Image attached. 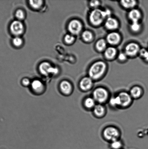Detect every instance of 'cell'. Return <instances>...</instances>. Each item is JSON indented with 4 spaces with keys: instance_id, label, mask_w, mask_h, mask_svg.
<instances>
[{
    "instance_id": "6da1fadb",
    "label": "cell",
    "mask_w": 148,
    "mask_h": 149,
    "mask_svg": "<svg viewBox=\"0 0 148 149\" xmlns=\"http://www.w3.org/2000/svg\"><path fill=\"white\" fill-rule=\"evenodd\" d=\"M106 68V65L102 61H98L93 64L90 68L88 74L92 79L98 80L103 75Z\"/></svg>"
},
{
    "instance_id": "f546056e",
    "label": "cell",
    "mask_w": 148,
    "mask_h": 149,
    "mask_svg": "<svg viewBox=\"0 0 148 149\" xmlns=\"http://www.w3.org/2000/svg\"><path fill=\"white\" fill-rule=\"evenodd\" d=\"M139 53L142 58H144L146 60L147 59L148 57V51L147 49H140Z\"/></svg>"
},
{
    "instance_id": "ba28073f",
    "label": "cell",
    "mask_w": 148,
    "mask_h": 149,
    "mask_svg": "<svg viewBox=\"0 0 148 149\" xmlns=\"http://www.w3.org/2000/svg\"><path fill=\"white\" fill-rule=\"evenodd\" d=\"M82 24L81 22L77 20H73L70 22L68 29L70 33L73 35H77L82 29Z\"/></svg>"
},
{
    "instance_id": "ffe728a7",
    "label": "cell",
    "mask_w": 148,
    "mask_h": 149,
    "mask_svg": "<svg viewBox=\"0 0 148 149\" xmlns=\"http://www.w3.org/2000/svg\"><path fill=\"white\" fill-rule=\"evenodd\" d=\"M122 6L125 8L130 9L133 8L136 4L134 1H121Z\"/></svg>"
},
{
    "instance_id": "7a4b0ae2",
    "label": "cell",
    "mask_w": 148,
    "mask_h": 149,
    "mask_svg": "<svg viewBox=\"0 0 148 149\" xmlns=\"http://www.w3.org/2000/svg\"><path fill=\"white\" fill-rule=\"evenodd\" d=\"M92 97L96 103L103 104L109 100V93L104 88L98 87L93 91Z\"/></svg>"
},
{
    "instance_id": "d4e9b609",
    "label": "cell",
    "mask_w": 148,
    "mask_h": 149,
    "mask_svg": "<svg viewBox=\"0 0 148 149\" xmlns=\"http://www.w3.org/2000/svg\"><path fill=\"white\" fill-rule=\"evenodd\" d=\"M111 146L113 149H121L123 146V143L119 140L111 142Z\"/></svg>"
},
{
    "instance_id": "5b68a950",
    "label": "cell",
    "mask_w": 148,
    "mask_h": 149,
    "mask_svg": "<svg viewBox=\"0 0 148 149\" xmlns=\"http://www.w3.org/2000/svg\"><path fill=\"white\" fill-rule=\"evenodd\" d=\"M119 102V107L125 109L129 107L132 103L133 99L129 93L127 92H120L117 95Z\"/></svg>"
},
{
    "instance_id": "2e32d148",
    "label": "cell",
    "mask_w": 148,
    "mask_h": 149,
    "mask_svg": "<svg viewBox=\"0 0 148 149\" xmlns=\"http://www.w3.org/2000/svg\"><path fill=\"white\" fill-rule=\"evenodd\" d=\"M105 25L108 30H114L118 28V23L115 19L110 17L107 18L106 20Z\"/></svg>"
},
{
    "instance_id": "603a6c76",
    "label": "cell",
    "mask_w": 148,
    "mask_h": 149,
    "mask_svg": "<svg viewBox=\"0 0 148 149\" xmlns=\"http://www.w3.org/2000/svg\"><path fill=\"white\" fill-rule=\"evenodd\" d=\"M82 38L85 42H90L93 39V35L91 32L88 31H85L82 34Z\"/></svg>"
},
{
    "instance_id": "4dcf8cb0",
    "label": "cell",
    "mask_w": 148,
    "mask_h": 149,
    "mask_svg": "<svg viewBox=\"0 0 148 149\" xmlns=\"http://www.w3.org/2000/svg\"><path fill=\"white\" fill-rule=\"evenodd\" d=\"M89 4L91 7L96 9L100 5V2L98 1H90Z\"/></svg>"
},
{
    "instance_id": "d6a6232c",
    "label": "cell",
    "mask_w": 148,
    "mask_h": 149,
    "mask_svg": "<svg viewBox=\"0 0 148 149\" xmlns=\"http://www.w3.org/2000/svg\"><path fill=\"white\" fill-rule=\"evenodd\" d=\"M127 58V55L125 53H120L118 55V59L120 61H125Z\"/></svg>"
},
{
    "instance_id": "4fadbf2b",
    "label": "cell",
    "mask_w": 148,
    "mask_h": 149,
    "mask_svg": "<svg viewBox=\"0 0 148 149\" xmlns=\"http://www.w3.org/2000/svg\"><path fill=\"white\" fill-rule=\"evenodd\" d=\"M93 112L94 115L98 118H102L105 116L106 113V109L103 104H98L96 105L93 109Z\"/></svg>"
},
{
    "instance_id": "9c48e42d",
    "label": "cell",
    "mask_w": 148,
    "mask_h": 149,
    "mask_svg": "<svg viewBox=\"0 0 148 149\" xmlns=\"http://www.w3.org/2000/svg\"><path fill=\"white\" fill-rule=\"evenodd\" d=\"M93 86V82L90 77H85L81 80L79 83V87L81 90L84 92L89 91L92 89Z\"/></svg>"
},
{
    "instance_id": "8992f818",
    "label": "cell",
    "mask_w": 148,
    "mask_h": 149,
    "mask_svg": "<svg viewBox=\"0 0 148 149\" xmlns=\"http://www.w3.org/2000/svg\"><path fill=\"white\" fill-rule=\"evenodd\" d=\"M39 70L41 74L45 76L50 74L56 75L59 72V70L57 68H54L47 62H43L39 66Z\"/></svg>"
},
{
    "instance_id": "8fae6325",
    "label": "cell",
    "mask_w": 148,
    "mask_h": 149,
    "mask_svg": "<svg viewBox=\"0 0 148 149\" xmlns=\"http://www.w3.org/2000/svg\"><path fill=\"white\" fill-rule=\"evenodd\" d=\"M140 47L138 45L134 43H129L125 49L126 54L129 56H134L140 52Z\"/></svg>"
},
{
    "instance_id": "f1b7e54d",
    "label": "cell",
    "mask_w": 148,
    "mask_h": 149,
    "mask_svg": "<svg viewBox=\"0 0 148 149\" xmlns=\"http://www.w3.org/2000/svg\"><path fill=\"white\" fill-rule=\"evenodd\" d=\"M15 15L18 20H21L24 19L25 18V14L22 10H18L16 12Z\"/></svg>"
},
{
    "instance_id": "44dd1931",
    "label": "cell",
    "mask_w": 148,
    "mask_h": 149,
    "mask_svg": "<svg viewBox=\"0 0 148 149\" xmlns=\"http://www.w3.org/2000/svg\"><path fill=\"white\" fill-rule=\"evenodd\" d=\"M96 48L99 51H102L105 49L107 47V42L103 39H100L97 42Z\"/></svg>"
},
{
    "instance_id": "7c38bea8",
    "label": "cell",
    "mask_w": 148,
    "mask_h": 149,
    "mask_svg": "<svg viewBox=\"0 0 148 149\" xmlns=\"http://www.w3.org/2000/svg\"><path fill=\"white\" fill-rule=\"evenodd\" d=\"M60 89L61 92L65 95H69L72 93L73 87L69 81L64 80L61 83Z\"/></svg>"
},
{
    "instance_id": "1f68e13d",
    "label": "cell",
    "mask_w": 148,
    "mask_h": 149,
    "mask_svg": "<svg viewBox=\"0 0 148 149\" xmlns=\"http://www.w3.org/2000/svg\"><path fill=\"white\" fill-rule=\"evenodd\" d=\"M22 83L23 86L27 87L31 85V83L30 82V80L28 78H24L23 79L22 81Z\"/></svg>"
},
{
    "instance_id": "5bb4252c",
    "label": "cell",
    "mask_w": 148,
    "mask_h": 149,
    "mask_svg": "<svg viewBox=\"0 0 148 149\" xmlns=\"http://www.w3.org/2000/svg\"><path fill=\"white\" fill-rule=\"evenodd\" d=\"M143 93V89L139 86H135L132 87L129 93L133 99H139L142 96Z\"/></svg>"
},
{
    "instance_id": "7402d4cb",
    "label": "cell",
    "mask_w": 148,
    "mask_h": 149,
    "mask_svg": "<svg viewBox=\"0 0 148 149\" xmlns=\"http://www.w3.org/2000/svg\"><path fill=\"white\" fill-rule=\"evenodd\" d=\"M109 101L110 106L113 107H119V102L117 95L111 97Z\"/></svg>"
},
{
    "instance_id": "4316f807",
    "label": "cell",
    "mask_w": 148,
    "mask_h": 149,
    "mask_svg": "<svg viewBox=\"0 0 148 149\" xmlns=\"http://www.w3.org/2000/svg\"><path fill=\"white\" fill-rule=\"evenodd\" d=\"M13 43L14 46L19 47L21 46L23 44V40L21 38L19 37H16L13 39Z\"/></svg>"
},
{
    "instance_id": "9a60e30c",
    "label": "cell",
    "mask_w": 148,
    "mask_h": 149,
    "mask_svg": "<svg viewBox=\"0 0 148 149\" xmlns=\"http://www.w3.org/2000/svg\"><path fill=\"white\" fill-rule=\"evenodd\" d=\"M120 40V35L116 32L109 33L107 37V42L112 45L117 44L119 42Z\"/></svg>"
},
{
    "instance_id": "ac0fdd59",
    "label": "cell",
    "mask_w": 148,
    "mask_h": 149,
    "mask_svg": "<svg viewBox=\"0 0 148 149\" xmlns=\"http://www.w3.org/2000/svg\"><path fill=\"white\" fill-rule=\"evenodd\" d=\"M96 103L92 97H87L84 99L83 105L85 109H93L96 104Z\"/></svg>"
},
{
    "instance_id": "3957f363",
    "label": "cell",
    "mask_w": 148,
    "mask_h": 149,
    "mask_svg": "<svg viewBox=\"0 0 148 149\" xmlns=\"http://www.w3.org/2000/svg\"><path fill=\"white\" fill-rule=\"evenodd\" d=\"M103 135L104 139L112 142L119 140L121 133L117 128L110 126L104 128L103 131Z\"/></svg>"
},
{
    "instance_id": "83f0119b",
    "label": "cell",
    "mask_w": 148,
    "mask_h": 149,
    "mask_svg": "<svg viewBox=\"0 0 148 149\" xmlns=\"http://www.w3.org/2000/svg\"><path fill=\"white\" fill-rule=\"evenodd\" d=\"M75 40V38L72 35L70 34L66 35L65 36V40L67 44H71L74 42Z\"/></svg>"
},
{
    "instance_id": "52a82bcc",
    "label": "cell",
    "mask_w": 148,
    "mask_h": 149,
    "mask_svg": "<svg viewBox=\"0 0 148 149\" xmlns=\"http://www.w3.org/2000/svg\"><path fill=\"white\" fill-rule=\"evenodd\" d=\"M24 26L22 23L18 20H16L11 23L10 30L13 34L16 36L22 34L24 31Z\"/></svg>"
},
{
    "instance_id": "e0dca14e",
    "label": "cell",
    "mask_w": 148,
    "mask_h": 149,
    "mask_svg": "<svg viewBox=\"0 0 148 149\" xmlns=\"http://www.w3.org/2000/svg\"><path fill=\"white\" fill-rule=\"evenodd\" d=\"M128 17L132 22H139L141 17V14L138 10L134 9L131 10L129 13Z\"/></svg>"
},
{
    "instance_id": "277c9868",
    "label": "cell",
    "mask_w": 148,
    "mask_h": 149,
    "mask_svg": "<svg viewBox=\"0 0 148 149\" xmlns=\"http://www.w3.org/2000/svg\"><path fill=\"white\" fill-rule=\"evenodd\" d=\"M106 17L104 10L98 8L92 10L89 15L90 21L95 26L101 24Z\"/></svg>"
},
{
    "instance_id": "cb8c5ba5",
    "label": "cell",
    "mask_w": 148,
    "mask_h": 149,
    "mask_svg": "<svg viewBox=\"0 0 148 149\" xmlns=\"http://www.w3.org/2000/svg\"><path fill=\"white\" fill-rule=\"evenodd\" d=\"M30 4L31 6L35 9H38L42 6L43 4L42 1H30Z\"/></svg>"
},
{
    "instance_id": "d6986e66",
    "label": "cell",
    "mask_w": 148,
    "mask_h": 149,
    "mask_svg": "<svg viewBox=\"0 0 148 149\" xmlns=\"http://www.w3.org/2000/svg\"><path fill=\"white\" fill-rule=\"evenodd\" d=\"M116 49L113 47H109L106 49L105 53V56L108 59H111L115 56L116 54Z\"/></svg>"
},
{
    "instance_id": "484cf974",
    "label": "cell",
    "mask_w": 148,
    "mask_h": 149,
    "mask_svg": "<svg viewBox=\"0 0 148 149\" xmlns=\"http://www.w3.org/2000/svg\"><path fill=\"white\" fill-rule=\"evenodd\" d=\"M140 28H141V25L139 22H132L130 26V29L133 31L134 32L139 31Z\"/></svg>"
},
{
    "instance_id": "30bf717a",
    "label": "cell",
    "mask_w": 148,
    "mask_h": 149,
    "mask_svg": "<svg viewBox=\"0 0 148 149\" xmlns=\"http://www.w3.org/2000/svg\"><path fill=\"white\" fill-rule=\"evenodd\" d=\"M31 87L32 91L35 93L40 94L44 91L45 87L44 84L39 80H35L31 82Z\"/></svg>"
}]
</instances>
